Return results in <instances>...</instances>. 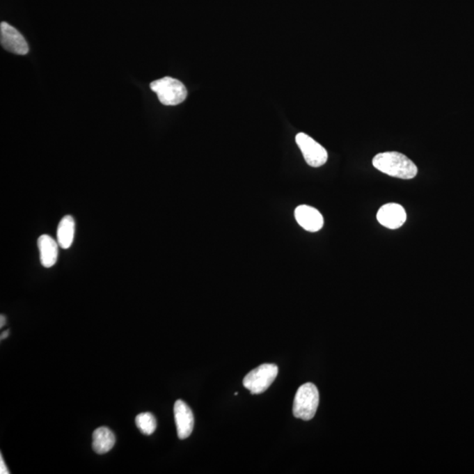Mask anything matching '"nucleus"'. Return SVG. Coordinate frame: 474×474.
<instances>
[{
  "label": "nucleus",
  "instance_id": "nucleus-11",
  "mask_svg": "<svg viewBox=\"0 0 474 474\" xmlns=\"http://www.w3.org/2000/svg\"><path fill=\"white\" fill-rule=\"evenodd\" d=\"M93 448L97 454H105L112 450L116 445V436L106 427H100L93 432Z\"/></svg>",
  "mask_w": 474,
  "mask_h": 474
},
{
  "label": "nucleus",
  "instance_id": "nucleus-14",
  "mask_svg": "<svg viewBox=\"0 0 474 474\" xmlns=\"http://www.w3.org/2000/svg\"><path fill=\"white\" fill-rule=\"evenodd\" d=\"M0 473L1 474L10 473L8 467L6 466V464L4 459H3L2 455H0Z\"/></svg>",
  "mask_w": 474,
  "mask_h": 474
},
{
  "label": "nucleus",
  "instance_id": "nucleus-9",
  "mask_svg": "<svg viewBox=\"0 0 474 474\" xmlns=\"http://www.w3.org/2000/svg\"><path fill=\"white\" fill-rule=\"evenodd\" d=\"M294 216L299 225L305 230L317 232L324 227V216L320 212L307 205H301L296 208Z\"/></svg>",
  "mask_w": 474,
  "mask_h": 474
},
{
  "label": "nucleus",
  "instance_id": "nucleus-1",
  "mask_svg": "<svg viewBox=\"0 0 474 474\" xmlns=\"http://www.w3.org/2000/svg\"><path fill=\"white\" fill-rule=\"evenodd\" d=\"M372 164L381 173L402 180L413 179L418 171L409 157L395 151L378 154L373 158Z\"/></svg>",
  "mask_w": 474,
  "mask_h": 474
},
{
  "label": "nucleus",
  "instance_id": "nucleus-5",
  "mask_svg": "<svg viewBox=\"0 0 474 474\" xmlns=\"http://www.w3.org/2000/svg\"><path fill=\"white\" fill-rule=\"evenodd\" d=\"M296 143L300 148L306 162L312 167H320L327 162L328 152L324 147L304 133L298 134Z\"/></svg>",
  "mask_w": 474,
  "mask_h": 474
},
{
  "label": "nucleus",
  "instance_id": "nucleus-8",
  "mask_svg": "<svg viewBox=\"0 0 474 474\" xmlns=\"http://www.w3.org/2000/svg\"><path fill=\"white\" fill-rule=\"evenodd\" d=\"M377 220L379 223L390 230H397L405 223L406 214L404 208L401 205L388 203L379 208L377 214Z\"/></svg>",
  "mask_w": 474,
  "mask_h": 474
},
{
  "label": "nucleus",
  "instance_id": "nucleus-16",
  "mask_svg": "<svg viewBox=\"0 0 474 474\" xmlns=\"http://www.w3.org/2000/svg\"><path fill=\"white\" fill-rule=\"evenodd\" d=\"M8 335H9V331H6L5 332H3L2 334H1V340H3V339H6V338H8Z\"/></svg>",
  "mask_w": 474,
  "mask_h": 474
},
{
  "label": "nucleus",
  "instance_id": "nucleus-13",
  "mask_svg": "<svg viewBox=\"0 0 474 474\" xmlns=\"http://www.w3.org/2000/svg\"><path fill=\"white\" fill-rule=\"evenodd\" d=\"M136 425L144 435H152L157 429V420L151 413H142L136 418Z\"/></svg>",
  "mask_w": 474,
  "mask_h": 474
},
{
  "label": "nucleus",
  "instance_id": "nucleus-6",
  "mask_svg": "<svg viewBox=\"0 0 474 474\" xmlns=\"http://www.w3.org/2000/svg\"><path fill=\"white\" fill-rule=\"evenodd\" d=\"M0 42L3 48L15 55L24 56L29 52L24 36L6 22H1L0 25Z\"/></svg>",
  "mask_w": 474,
  "mask_h": 474
},
{
  "label": "nucleus",
  "instance_id": "nucleus-4",
  "mask_svg": "<svg viewBox=\"0 0 474 474\" xmlns=\"http://www.w3.org/2000/svg\"><path fill=\"white\" fill-rule=\"evenodd\" d=\"M278 366L274 364H263L252 370L245 376L244 386L253 395L267 391L277 378Z\"/></svg>",
  "mask_w": 474,
  "mask_h": 474
},
{
  "label": "nucleus",
  "instance_id": "nucleus-15",
  "mask_svg": "<svg viewBox=\"0 0 474 474\" xmlns=\"http://www.w3.org/2000/svg\"><path fill=\"white\" fill-rule=\"evenodd\" d=\"M0 319H1V324H0V327L3 328V326H4L6 324V316L1 315V316H0Z\"/></svg>",
  "mask_w": 474,
  "mask_h": 474
},
{
  "label": "nucleus",
  "instance_id": "nucleus-7",
  "mask_svg": "<svg viewBox=\"0 0 474 474\" xmlns=\"http://www.w3.org/2000/svg\"><path fill=\"white\" fill-rule=\"evenodd\" d=\"M175 422L180 439L189 438L194 427V416L189 406L182 400H177L174 405Z\"/></svg>",
  "mask_w": 474,
  "mask_h": 474
},
{
  "label": "nucleus",
  "instance_id": "nucleus-12",
  "mask_svg": "<svg viewBox=\"0 0 474 474\" xmlns=\"http://www.w3.org/2000/svg\"><path fill=\"white\" fill-rule=\"evenodd\" d=\"M75 220L72 215H65L57 228V242L62 248H69L72 246L75 235Z\"/></svg>",
  "mask_w": 474,
  "mask_h": 474
},
{
  "label": "nucleus",
  "instance_id": "nucleus-3",
  "mask_svg": "<svg viewBox=\"0 0 474 474\" xmlns=\"http://www.w3.org/2000/svg\"><path fill=\"white\" fill-rule=\"evenodd\" d=\"M150 89L157 93L158 100L164 106H177L186 100L187 90L182 82L166 77L150 84Z\"/></svg>",
  "mask_w": 474,
  "mask_h": 474
},
{
  "label": "nucleus",
  "instance_id": "nucleus-2",
  "mask_svg": "<svg viewBox=\"0 0 474 474\" xmlns=\"http://www.w3.org/2000/svg\"><path fill=\"white\" fill-rule=\"evenodd\" d=\"M319 392L312 383H306L296 393L292 413L296 418L309 421L314 418L319 406Z\"/></svg>",
  "mask_w": 474,
  "mask_h": 474
},
{
  "label": "nucleus",
  "instance_id": "nucleus-10",
  "mask_svg": "<svg viewBox=\"0 0 474 474\" xmlns=\"http://www.w3.org/2000/svg\"><path fill=\"white\" fill-rule=\"evenodd\" d=\"M40 251V260L42 267L50 268L56 264L58 258V242L49 235H42L37 241Z\"/></svg>",
  "mask_w": 474,
  "mask_h": 474
}]
</instances>
